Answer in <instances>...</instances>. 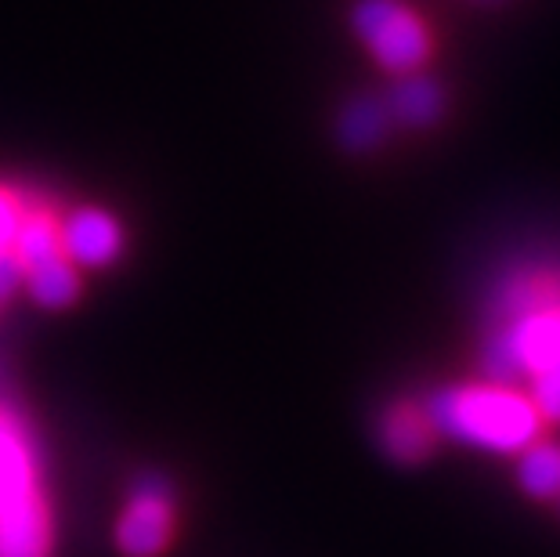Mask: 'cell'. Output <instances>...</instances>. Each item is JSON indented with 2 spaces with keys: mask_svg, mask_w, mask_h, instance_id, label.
<instances>
[{
  "mask_svg": "<svg viewBox=\"0 0 560 557\" xmlns=\"http://www.w3.org/2000/svg\"><path fill=\"white\" fill-rule=\"evenodd\" d=\"M376 438L390 460H398V464H420L434 449L438 431H434L427 406H420V402H395V406H387L384 417H380Z\"/></svg>",
  "mask_w": 560,
  "mask_h": 557,
  "instance_id": "obj_8",
  "label": "cell"
},
{
  "mask_svg": "<svg viewBox=\"0 0 560 557\" xmlns=\"http://www.w3.org/2000/svg\"><path fill=\"white\" fill-rule=\"evenodd\" d=\"M22 214H26V210H22L19 199L11 196L8 188H0V251H11V240H15Z\"/></svg>",
  "mask_w": 560,
  "mask_h": 557,
  "instance_id": "obj_14",
  "label": "cell"
},
{
  "mask_svg": "<svg viewBox=\"0 0 560 557\" xmlns=\"http://www.w3.org/2000/svg\"><path fill=\"white\" fill-rule=\"evenodd\" d=\"M438 434L485 453H521L542 434V417L514 384H456L427 402Z\"/></svg>",
  "mask_w": 560,
  "mask_h": 557,
  "instance_id": "obj_2",
  "label": "cell"
},
{
  "mask_svg": "<svg viewBox=\"0 0 560 557\" xmlns=\"http://www.w3.org/2000/svg\"><path fill=\"white\" fill-rule=\"evenodd\" d=\"M351 26L369 55L390 73H416L431 55V30L405 0H359Z\"/></svg>",
  "mask_w": 560,
  "mask_h": 557,
  "instance_id": "obj_3",
  "label": "cell"
},
{
  "mask_svg": "<svg viewBox=\"0 0 560 557\" xmlns=\"http://www.w3.org/2000/svg\"><path fill=\"white\" fill-rule=\"evenodd\" d=\"M387 113L395 116L405 127H427L434 124L441 109H445V98H441V88L431 77L423 73H401V80L387 94Z\"/></svg>",
  "mask_w": 560,
  "mask_h": 557,
  "instance_id": "obj_9",
  "label": "cell"
},
{
  "mask_svg": "<svg viewBox=\"0 0 560 557\" xmlns=\"http://www.w3.org/2000/svg\"><path fill=\"white\" fill-rule=\"evenodd\" d=\"M485 370L499 384H524L542 420L560 423V282L521 276L499 301V329Z\"/></svg>",
  "mask_w": 560,
  "mask_h": 557,
  "instance_id": "obj_1",
  "label": "cell"
},
{
  "mask_svg": "<svg viewBox=\"0 0 560 557\" xmlns=\"http://www.w3.org/2000/svg\"><path fill=\"white\" fill-rule=\"evenodd\" d=\"M62 257L80 268H109L124 254V229L109 210L83 207L73 210L62 224Z\"/></svg>",
  "mask_w": 560,
  "mask_h": 557,
  "instance_id": "obj_6",
  "label": "cell"
},
{
  "mask_svg": "<svg viewBox=\"0 0 560 557\" xmlns=\"http://www.w3.org/2000/svg\"><path fill=\"white\" fill-rule=\"evenodd\" d=\"M174 489L160 474H141L116 521V547L127 557H160L174 539Z\"/></svg>",
  "mask_w": 560,
  "mask_h": 557,
  "instance_id": "obj_4",
  "label": "cell"
},
{
  "mask_svg": "<svg viewBox=\"0 0 560 557\" xmlns=\"http://www.w3.org/2000/svg\"><path fill=\"white\" fill-rule=\"evenodd\" d=\"M51 547L55 521L44 492L0 514V557H51Z\"/></svg>",
  "mask_w": 560,
  "mask_h": 557,
  "instance_id": "obj_7",
  "label": "cell"
},
{
  "mask_svg": "<svg viewBox=\"0 0 560 557\" xmlns=\"http://www.w3.org/2000/svg\"><path fill=\"white\" fill-rule=\"evenodd\" d=\"M387 127H390V113L387 105L380 98H354L343 105L340 113V141L348 146L351 152H369L376 149L380 141L387 138Z\"/></svg>",
  "mask_w": 560,
  "mask_h": 557,
  "instance_id": "obj_12",
  "label": "cell"
},
{
  "mask_svg": "<svg viewBox=\"0 0 560 557\" xmlns=\"http://www.w3.org/2000/svg\"><path fill=\"white\" fill-rule=\"evenodd\" d=\"M517 481L532 500H560V445L535 438L521 449Z\"/></svg>",
  "mask_w": 560,
  "mask_h": 557,
  "instance_id": "obj_11",
  "label": "cell"
},
{
  "mask_svg": "<svg viewBox=\"0 0 560 557\" xmlns=\"http://www.w3.org/2000/svg\"><path fill=\"white\" fill-rule=\"evenodd\" d=\"M22 282H26L30 298L40 307H69L80 298V276L77 265H69L66 257L44 260V265H33L22 271Z\"/></svg>",
  "mask_w": 560,
  "mask_h": 557,
  "instance_id": "obj_13",
  "label": "cell"
},
{
  "mask_svg": "<svg viewBox=\"0 0 560 557\" xmlns=\"http://www.w3.org/2000/svg\"><path fill=\"white\" fill-rule=\"evenodd\" d=\"M37 492H44L37 438L15 409L0 406V514Z\"/></svg>",
  "mask_w": 560,
  "mask_h": 557,
  "instance_id": "obj_5",
  "label": "cell"
},
{
  "mask_svg": "<svg viewBox=\"0 0 560 557\" xmlns=\"http://www.w3.org/2000/svg\"><path fill=\"white\" fill-rule=\"evenodd\" d=\"M11 254L19 257L22 271L33 265H44V260L62 257V232H58V221L47 214V210H26L19 221L15 240H11Z\"/></svg>",
  "mask_w": 560,
  "mask_h": 557,
  "instance_id": "obj_10",
  "label": "cell"
}]
</instances>
